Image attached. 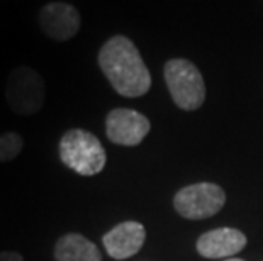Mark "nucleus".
<instances>
[{
	"label": "nucleus",
	"mask_w": 263,
	"mask_h": 261,
	"mask_svg": "<svg viewBox=\"0 0 263 261\" xmlns=\"http://www.w3.org/2000/svg\"><path fill=\"white\" fill-rule=\"evenodd\" d=\"M99 66L122 97H143L151 88V75L136 44L126 36H112L99 51Z\"/></svg>",
	"instance_id": "obj_1"
},
{
	"label": "nucleus",
	"mask_w": 263,
	"mask_h": 261,
	"mask_svg": "<svg viewBox=\"0 0 263 261\" xmlns=\"http://www.w3.org/2000/svg\"><path fill=\"white\" fill-rule=\"evenodd\" d=\"M60 159L75 173L93 176L104 170L107 154L95 134L85 129H70L60 139Z\"/></svg>",
	"instance_id": "obj_2"
},
{
	"label": "nucleus",
	"mask_w": 263,
	"mask_h": 261,
	"mask_svg": "<svg viewBox=\"0 0 263 261\" xmlns=\"http://www.w3.org/2000/svg\"><path fill=\"white\" fill-rule=\"evenodd\" d=\"M165 83L178 109L192 112L205 102V83L202 73L192 61L183 58L168 59L163 66Z\"/></svg>",
	"instance_id": "obj_3"
},
{
	"label": "nucleus",
	"mask_w": 263,
	"mask_h": 261,
	"mask_svg": "<svg viewBox=\"0 0 263 261\" xmlns=\"http://www.w3.org/2000/svg\"><path fill=\"white\" fill-rule=\"evenodd\" d=\"M5 101L14 114L34 115L46 101V85L43 76L31 66H17L5 82Z\"/></svg>",
	"instance_id": "obj_4"
},
{
	"label": "nucleus",
	"mask_w": 263,
	"mask_h": 261,
	"mask_svg": "<svg viewBox=\"0 0 263 261\" xmlns=\"http://www.w3.org/2000/svg\"><path fill=\"white\" fill-rule=\"evenodd\" d=\"M226 204V192L222 187L211 182L192 183L180 188L173 197V207L182 217L190 220L209 219L222 210Z\"/></svg>",
	"instance_id": "obj_5"
},
{
	"label": "nucleus",
	"mask_w": 263,
	"mask_h": 261,
	"mask_svg": "<svg viewBox=\"0 0 263 261\" xmlns=\"http://www.w3.org/2000/svg\"><path fill=\"white\" fill-rule=\"evenodd\" d=\"M151 129L146 115L133 109H112L105 117L107 139L119 146H138Z\"/></svg>",
	"instance_id": "obj_6"
},
{
	"label": "nucleus",
	"mask_w": 263,
	"mask_h": 261,
	"mask_svg": "<svg viewBox=\"0 0 263 261\" xmlns=\"http://www.w3.org/2000/svg\"><path fill=\"white\" fill-rule=\"evenodd\" d=\"M39 27L49 39L68 41L80 31L82 17L71 4L48 2L39 10Z\"/></svg>",
	"instance_id": "obj_7"
},
{
	"label": "nucleus",
	"mask_w": 263,
	"mask_h": 261,
	"mask_svg": "<svg viewBox=\"0 0 263 261\" xmlns=\"http://www.w3.org/2000/svg\"><path fill=\"white\" fill-rule=\"evenodd\" d=\"M144 239H146V231L141 222L126 220L105 232L102 244L110 258L127 259L143 248Z\"/></svg>",
	"instance_id": "obj_8"
},
{
	"label": "nucleus",
	"mask_w": 263,
	"mask_h": 261,
	"mask_svg": "<svg viewBox=\"0 0 263 261\" xmlns=\"http://www.w3.org/2000/svg\"><path fill=\"white\" fill-rule=\"evenodd\" d=\"M246 246V236L234 227H217L197 239V253L207 259H222L238 254Z\"/></svg>",
	"instance_id": "obj_9"
},
{
	"label": "nucleus",
	"mask_w": 263,
	"mask_h": 261,
	"mask_svg": "<svg viewBox=\"0 0 263 261\" xmlns=\"http://www.w3.org/2000/svg\"><path fill=\"white\" fill-rule=\"evenodd\" d=\"M53 254L57 261H102L99 248L78 232H68L58 237Z\"/></svg>",
	"instance_id": "obj_10"
},
{
	"label": "nucleus",
	"mask_w": 263,
	"mask_h": 261,
	"mask_svg": "<svg viewBox=\"0 0 263 261\" xmlns=\"http://www.w3.org/2000/svg\"><path fill=\"white\" fill-rule=\"evenodd\" d=\"M24 148V139L19 132L7 131L0 134V163L15 159Z\"/></svg>",
	"instance_id": "obj_11"
},
{
	"label": "nucleus",
	"mask_w": 263,
	"mask_h": 261,
	"mask_svg": "<svg viewBox=\"0 0 263 261\" xmlns=\"http://www.w3.org/2000/svg\"><path fill=\"white\" fill-rule=\"evenodd\" d=\"M0 261H24V258L17 251H0Z\"/></svg>",
	"instance_id": "obj_12"
},
{
	"label": "nucleus",
	"mask_w": 263,
	"mask_h": 261,
	"mask_svg": "<svg viewBox=\"0 0 263 261\" xmlns=\"http://www.w3.org/2000/svg\"><path fill=\"white\" fill-rule=\"evenodd\" d=\"M224 261H245V259H239V258H229V259H224Z\"/></svg>",
	"instance_id": "obj_13"
}]
</instances>
